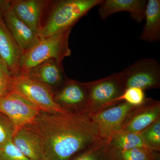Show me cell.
I'll list each match as a JSON object with an SVG mask.
<instances>
[{
    "mask_svg": "<svg viewBox=\"0 0 160 160\" xmlns=\"http://www.w3.org/2000/svg\"><path fill=\"white\" fill-rule=\"evenodd\" d=\"M30 126L42 140L43 160H72L102 141L95 125L85 113L41 112Z\"/></svg>",
    "mask_w": 160,
    "mask_h": 160,
    "instance_id": "1",
    "label": "cell"
},
{
    "mask_svg": "<svg viewBox=\"0 0 160 160\" xmlns=\"http://www.w3.org/2000/svg\"><path fill=\"white\" fill-rule=\"evenodd\" d=\"M102 0L47 1L37 32L40 38L72 29L81 18Z\"/></svg>",
    "mask_w": 160,
    "mask_h": 160,
    "instance_id": "2",
    "label": "cell"
},
{
    "mask_svg": "<svg viewBox=\"0 0 160 160\" xmlns=\"http://www.w3.org/2000/svg\"><path fill=\"white\" fill-rule=\"evenodd\" d=\"M71 29L40 38L35 45L23 54L20 64L21 75L26 74L32 68L46 60L55 59L62 62L65 58L70 56L69 40Z\"/></svg>",
    "mask_w": 160,
    "mask_h": 160,
    "instance_id": "3",
    "label": "cell"
},
{
    "mask_svg": "<svg viewBox=\"0 0 160 160\" xmlns=\"http://www.w3.org/2000/svg\"><path fill=\"white\" fill-rule=\"evenodd\" d=\"M86 84L88 91L86 113L88 115L106 109L118 102L117 99L126 90L118 73L86 82Z\"/></svg>",
    "mask_w": 160,
    "mask_h": 160,
    "instance_id": "4",
    "label": "cell"
},
{
    "mask_svg": "<svg viewBox=\"0 0 160 160\" xmlns=\"http://www.w3.org/2000/svg\"><path fill=\"white\" fill-rule=\"evenodd\" d=\"M11 92L20 95L46 113H66L68 112L55 101L50 90L27 76L19 75L12 77Z\"/></svg>",
    "mask_w": 160,
    "mask_h": 160,
    "instance_id": "5",
    "label": "cell"
},
{
    "mask_svg": "<svg viewBox=\"0 0 160 160\" xmlns=\"http://www.w3.org/2000/svg\"><path fill=\"white\" fill-rule=\"evenodd\" d=\"M118 74L126 89L135 87L145 91L160 87V65L154 58L138 60Z\"/></svg>",
    "mask_w": 160,
    "mask_h": 160,
    "instance_id": "6",
    "label": "cell"
},
{
    "mask_svg": "<svg viewBox=\"0 0 160 160\" xmlns=\"http://www.w3.org/2000/svg\"><path fill=\"white\" fill-rule=\"evenodd\" d=\"M136 107L126 102H120L88 115L95 125L101 139L109 142L122 131Z\"/></svg>",
    "mask_w": 160,
    "mask_h": 160,
    "instance_id": "7",
    "label": "cell"
},
{
    "mask_svg": "<svg viewBox=\"0 0 160 160\" xmlns=\"http://www.w3.org/2000/svg\"><path fill=\"white\" fill-rule=\"evenodd\" d=\"M0 112L19 129L31 125L41 111L20 95L10 92L0 98Z\"/></svg>",
    "mask_w": 160,
    "mask_h": 160,
    "instance_id": "8",
    "label": "cell"
},
{
    "mask_svg": "<svg viewBox=\"0 0 160 160\" xmlns=\"http://www.w3.org/2000/svg\"><path fill=\"white\" fill-rule=\"evenodd\" d=\"M52 95L55 101L68 112L86 113L88 103L86 82L68 78Z\"/></svg>",
    "mask_w": 160,
    "mask_h": 160,
    "instance_id": "9",
    "label": "cell"
},
{
    "mask_svg": "<svg viewBox=\"0 0 160 160\" xmlns=\"http://www.w3.org/2000/svg\"><path fill=\"white\" fill-rule=\"evenodd\" d=\"M23 75L45 86L52 93L68 79L64 71L62 62L55 59L44 61Z\"/></svg>",
    "mask_w": 160,
    "mask_h": 160,
    "instance_id": "10",
    "label": "cell"
},
{
    "mask_svg": "<svg viewBox=\"0 0 160 160\" xmlns=\"http://www.w3.org/2000/svg\"><path fill=\"white\" fill-rule=\"evenodd\" d=\"M24 52L10 34L0 15V63L12 76L21 75L20 64Z\"/></svg>",
    "mask_w": 160,
    "mask_h": 160,
    "instance_id": "11",
    "label": "cell"
},
{
    "mask_svg": "<svg viewBox=\"0 0 160 160\" xmlns=\"http://www.w3.org/2000/svg\"><path fill=\"white\" fill-rule=\"evenodd\" d=\"M160 118V101L146 98L144 102L132 111L121 132L140 133Z\"/></svg>",
    "mask_w": 160,
    "mask_h": 160,
    "instance_id": "12",
    "label": "cell"
},
{
    "mask_svg": "<svg viewBox=\"0 0 160 160\" xmlns=\"http://www.w3.org/2000/svg\"><path fill=\"white\" fill-rule=\"evenodd\" d=\"M147 0H102L98 13L102 20L120 12H128L132 20L140 23L145 19Z\"/></svg>",
    "mask_w": 160,
    "mask_h": 160,
    "instance_id": "13",
    "label": "cell"
},
{
    "mask_svg": "<svg viewBox=\"0 0 160 160\" xmlns=\"http://www.w3.org/2000/svg\"><path fill=\"white\" fill-rule=\"evenodd\" d=\"M2 17L10 34L24 52L39 41L37 33L18 18L11 6L3 12Z\"/></svg>",
    "mask_w": 160,
    "mask_h": 160,
    "instance_id": "14",
    "label": "cell"
},
{
    "mask_svg": "<svg viewBox=\"0 0 160 160\" xmlns=\"http://www.w3.org/2000/svg\"><path fill=\"white\" fill-rule=\"evenodd\" d=\"M12 142L25 156L30 160H43V147L38 132L30 125L19 128Z\"/></svg>",
    "mask_w": 160,
    "mask_h": 160,
    "instance_id": "15",
    "label": "cell"
},
{
    "mask_svg": "<svg viewBox=\"0 0 160 160\" xmlns=\"http://www.w3.org/2000/svg\"><path fill=\"white\" fill-rule=\"evenodd\" d=\"M46 0L11 1V7L18 18L37 33Z\"/></svg>",
    "mask_w": 160,
    "mask_h": 160,
    "instance_id": "16",
    "label": "cell"
},
{
    "mask_svg": "<svg viewBox=\"0 0 160 160\" xmlns=\"http://www.w3.org/2000/svg\"><path fill=\"white\" fill-rule=\"evenodd\" d=\"M146 20L140 38L147 42L160 40V1L148 0L145 11Z\"/></svg>",
    "mask_w": 160,
    "mask_h": 160,
    "instance_id": "17",
    "label": "cell"
},
{
    "mask_svg": "<svg viewBox=\"0 0 160 160\" xmlns=\"http://www.w3.org/2000/svg\"><path fill=\"white\" fill-rule=\"evenodd\" d=\"M72 160H120L118 151L109 142L100 141L77 156Z\"/></svg>",
    "mask_w": 160,
    "mask_h": 160,
    "instance_id": "18",
    "label": "cell"
},
{
    "mask_svg": "<svg viewBox=\"0 0 160 160\" xmlns=\"http://www.w3.org/2000/svg\"><path fill=\"white\" fill-rule=\"evenodd\" d=\"M109 142L115 149L119 151L142 147L148 148L141 134L138 132H120L114 136Z\"/></svg>",
    "mask_w": 160,
    "mask_h": 160,
    "instance_id": "19",
    "label": "cell"
},
{
    "mask_svg": "<svg viewBox=\"0 0 160 160\" xmlns=\"http://www.w3.org/2000/svg\"><path fill=\"white\" fill-rule=\"evenodd\" d=\"M148 149L160 151V118L140 132Z\"/></svg>",
    "mask_w": 160,
    "mask_h": 160,
    "instance_id": "20",
    "label": "cell"
},
{
    "mask_svg": "<svg viewBox=\"0 0 160 160\" xmlns=\"http://www.w3.org/2000/svg\"><path fill=\"white\" fill-rule=\"evenodd\" d=\"M118 151L120 160H160L159 152L144 147Z\"/></svg>",
    "mask_w": 160,
    "mask_h": 160,
    "instance_id": "21",
    "label": "cell"
},
{
    "mask_svg": "<svg viewBox=\"0 0 160 160\" xmlns=\"http://www.w3.org/2000/svg\"><path fill=\"white\" fill-rule=\"evenodd\" d=\"M17 129L5 115L0 112V147L12 141Z\"/></svg>",
    "mask_w": 160,
    "mask_h": 160,
    "instance_id": "22",
    "label": "cell"
},
{
    "mask_svg": "<svg viewBox=\"0 0 160 160\" xmlns=\"http://www.w3.org/2000/svg\"><path fill=\"white\" fill-rule=\"evenodd\" d=\"M146 98L144 90L140 88L131 87L127 88L117 99V102H125L132 106H138L142 104Z\"/></svg>",
    "mask_w": 160,
    "mask_h": 160,
    "instance_id": "23",
    "label": "cell"
},
{
    "mask_svg": "<svg viewBox=\"0 0 160 160\" xmlns=\"http://www.w3.org/2000/svg\"><path fill=\"white\" fill-rule=\"evenodd\" d=\"M0 160H30L12 142L0 147Z\"/></svg>",
    "mask_w": 160,
    "mask_h": 160,
    "instance_id": "24",
    "label": "cell"
},
{
    "mask_svg": "<svg viewBox=\"0 0 160 160\" xmlns=\"http://www.w3.org/2000/svg\"><path fill=\"white\" fill-rule=\"evenodd\" d=\"M12 77L0 63V98L11 92Z\"/></svg>",
    "mask_w": 160,
    "mask_h": 160,
    "instance_id": "25",
    "label": "cell"
}]
</instances>
